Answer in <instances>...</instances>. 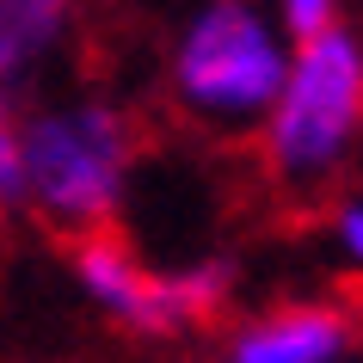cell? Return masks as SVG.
Masks as SVG:
<instances>
[{
  "instance_id": "cell-5",
  "label": "cell",
  "mask_w": 363,
  "mask_h": 363,
  "mask_svg": "<svg viewBox=\"0 0 363 363\" xmlns=\"http://www.w3.org/2000/svg\"><path fill=\"white\" fill-rule=\"evenodd\" d=\"M357 314L333 296H289L222 333L210 363H351Z\"/></svg>"
},
{
  "instance_id": "cell-9",
  "label": "cell",
  "mask_w": 363,
  "mask_h": 363,
  "mask_svg": "<svg viewBox=\"0 0 363 363\" xmlns=\"http://www.w3.org/2000/svg\"><path fill=\"white\" fill-rule=\"evenodd\" d=\"M271 13L284 19L289 38H314L326 25H339V0H271Z\"/></svg>"
},
{
  "instance_id": "cell-6",
  "label": "cell",
  "mask_w": 363,
  "mask_h": 363,
  "mask_svg": "<svg viewBox=\"0 0 363 363\" xmlns=\"http://www.w3.org/2000/svg\"><path fill=\"white\" fill-rule=\"evenodd\" d=\"M80 0H0V111H13L50 68Z\"/></svg>"
},
{
  "instance_id": "cell-8",
  "label": "cell",
  "mask_w": 363,
  "mask_h": 363,
  "mask_svg": "<svg viewBox=\"0 0 363 363\" xmlns=\"http://www.w3.org/2000/svg\"><path fill=\"white\" fill-rule=\"evenodd\" d=\"M0 210H25V142H19V111H0Z\"/></svg>"
},
{
  "instance_id": "cell-2",
  "label": "cell",
  "mask_w": 363,
  "mask_h": 363,
  "mask_svg": "<svg viewBox=\"0 0 363 363\" xmlns=\"http://www.w3.org/2000/svg\"><path fill=\"white\" fill-rule=\"evenodd\" d=\"M19 142H25V210H38L68 240L111 228L117 210L130 203L142 130L117 99L74 93L56 105H38L19 117Z\"/></svg>"
},
{
  "instance_id": "cell-7",
  "label": "cell",
  "mask_w": 363,
  "mask_h": 363,
  "mask_svg": "<svg viewBox=\"0 0 363 363\" xmlns=\"http://www.w3.org/2000/svg\"><path fill=\"white\" fill-rule=\"evenodd\" d=\"M326 252L345 277H363V191H339L326 203Z\"/></svg>"
},
{
  "instance_id": "cell-10",
  "label": "cell",
  "mask_w": 363,
  "mask_h": 363,
  "mask_svg": "<svg viewBox=\"0 0 363 363\" xmlns=\"http://www.w3.org/2000/svg\"><path fill=\"white\" fill-rule=\"evenodd\" d=\"M179 363H210V357H179Z\"/></svg>"
},
{
  "instance_id": "cell-4",
  "label": "cell",
  "mask_w": 363,
  "mask_h": 363,
  "mask_svg": "<svg viewBox=\"0 0 363 363\" xmlns=\"http://www.w3.org/2000/svg\"><path fill=\"white\" fill-rule=\"evenodd\" d=\"M68 271L93 314L130 333V339H191L210 320H222L234 302V265L222 252L185 259V265H148L123 234L99 228L68 240Z\"/></svg>"
},
{
  "instance_id": "cell-3",
  "label": "cell",
  "mask_w": 363,
  "mask_h": 363,
  "mask_svg": "<svg viewBox=\"0 0 363 363\" xmlns=\"http://www.w3.org/2000/svg\"><path fill=\"white\" fill-rule=\"evenodd\" d=\"M296 38L265 0H203L167 56L172 105L216 135H252L289 74Z\"/></svg>"
},
{
  "instance_id": "cell-1",
  "label": "cell",
  "mask_w": 363,
  "mask_h": 363,
  "mask_svg": "<svg viewBox=\"0 0 363 363\" xmlns=\"http://www.w3.org/2000/svg\"><path fill=\"white\" fill-rule=\"evenodd\" d=\"M259 172L284 197H326L363 148V38L351 25H326L296 38L289 74L259 117Z\"/></svg>"
}]
</instances>
